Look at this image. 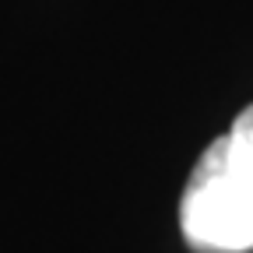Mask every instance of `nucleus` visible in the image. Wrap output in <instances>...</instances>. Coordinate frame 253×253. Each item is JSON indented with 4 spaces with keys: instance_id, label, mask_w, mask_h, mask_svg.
<instances>
[{
    "instance_id": "1",
    "label": "nucleus",
    "mask_w": 253,
    "mask_h": 253,
    "mask_svg": "<svg viewBox=\"0 0 253 253\" xmlns=\"http://www.w3.org/2000/svg\"><path fill=\"white\" fill-rule=\"evenodd\" d=\"M179 229L197 253L253 250V106L197 158L179 201Z\"/></svg>"
}]
</instances>
